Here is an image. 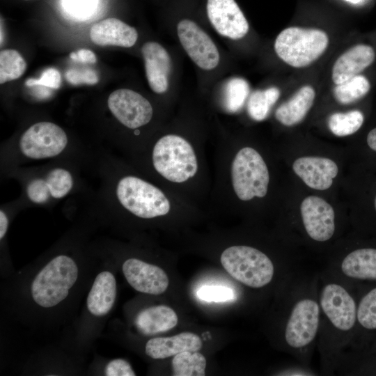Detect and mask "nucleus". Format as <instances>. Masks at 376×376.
<instances>
[{
    "mask_svg": "<svg viewBox=\"0 0 376 376\" xmlns=\"http://www.w3.org/2000/svg\"><path fill=\"white\" fill-rule=\"evenodd\" d=\"M132 161L141 172L185 201L198 208L208 205L212 172L201 139L166 132L148 141Z\"/></svg>",
    "mask_w": 376,
    "mask_h": 376,
    "instance_id": "1",
    "label": "nucleus"
},
{
    "mask_svg": "<svg viewBox=\"0 0 376 376\" xmlns=\"http://www.w3.org/2000/svg\"><path fill=\"white\" fill-rule=\"evenodd\" d=\"M213 161L207 206L228 211L267 197L270 171L257 148L226 139L214 148Z\"/></svg>",
    "mask_w": 376,
    "mask_h": 376,
    "instance_id": "2",
    "label": "nucleus"
},
{
    "mask_svg": "<svg viewBox=\"0 0 376 376\" xmlns=\"http://www.w3.org/2000/svg\"><path fill=\"white\" fill-rule=\"evenodd\" d=\"M112 197L123 213L142 221L185 218L198 207L161 186L134 165L119 169L112 185Z\"/></svg>",
    "mask_w": 376,
    "mask_h": 376,
    "instance_id": "3",
    "label": "nucleus"
},
{
    "mask_svg": "<svg viewBox=\"0 0 376 376\" xmlns=\"http://www.w3.org/2000/svg\"><path fill=\"white\" fill-rule=\"evenodd\" d=\"M320 324L322 350L329 357L345 343V337L357 322L356 301L339 279L325 282L320 291Z\"/></svg>",
    "mask_w": 376,
    "mask_h": 376,
    "instance_id": "4",
    "label": "nucleus"
},
{
    "mask_svg": "<svg viewBox=\"0 0 376 376\" xmlns=\"http://www.w3.org/2000/svg\"><path fill=\"white\" fill-rule=\"evenodd\" d=\"M288 306L283 340L288 351L304 353L311 348L319 334L321 313L318 296L313 292H302L292 299Z\"/></svg>",
    "mask_w": 376,
    "mask_h": 376,
    "instance_id": "5",
    "label": "nucleus"
},
{
    "mask_svg": "<svg viewBox=\"0 0 376 376\" xmlns=\"http://www.w3.org/2000/svg\"><path fill=\"white\" fill-rule=\"evenodd\" d=\"M220 262L235 280L251 288H261L269 284L274 276L272 259L263 251L246 244H232L224 249Z\"/></svg>",
    "mask_w": 376,
    "mask_h": 376,
    "instance_id": "6",
    "label": "nucleus"
},
{
    "mask_svg": "<svg viewBox=\"0 0 376 376\" xmlns=\"http://www.w3.org/2000/svg\"><path fill=\"white\" fill-rule=\"evenodd\" d=\"M78 275V266L72 258L65 254L56 256L33 280L31 292L33 301L42 308L58 305L68 297Z\"/></svg>",
    "mask_w": 376,
    "mask_h": 376,
    "instance_id": "7",
    "label": "nucleus"
},
{
    "mask_svg": "<svg viewBox=\"0 0 376 376\" xmlns=\"http://www.w3.org/2000/svg\"><path fill=\"white\" fill-rule=\"evenodd\" d=\"M329 37L322 30L291 26L283 29L274 42L276 55L288 65L305 68L325 52Z\"/></svg>",
    "mask_w": 376,
    "mask_h": 376,
    "instance_id": "8",
    "label": "nucleus"
},
{
    "mask_svg": "<svg viewBox=\"0 0 376 376\" xmlns=\"http://www.w3.org/2000/svg\"><path fill=\"white\" fill-rule=\"evenodd\" d=\"M69 140L59 125L49 121L33 124L19 137L17 150L24 158L43 160L54 158L65 152Z\"/></svg>",
    "mask_w": 376,
    "mask_h": 376,
    "instance_id": "9",
    "label": "nucleus"
},
{
    "mask_svg": "<svg viewBox=\"0 0 376 376\" xmlns=\"http://www.w3.org/2000/svg\"><path fill=\"white\" fill-rule=\"evenodd\" d=\"M108 108L113 116L136 136L139 129L148 125L153 118L151 103L139 93L126 88L112 92L107 100Z\"/></svg>",
    "mask_w": 376,
    "mask_h": 376,
    "instance_id": "10",
    "label": "nucleus"
},
{
    "mask_svg": "<svg viewBox=\"0 0 376 376\" xmlns=\"http://www.w3.org/2000/svg\"><path fill=\"white\" fill-rule=\"evenodd\" d=\"M74 186L71 171L63 166H55L29 179L25 186V196L32 204L45 205L65 198Z\"/></svg>",
    "mask_w": 376,
    "mask_h": 376,
    "instance_id": "11",
    "label": "nucleus"
},
{
    "mask_svg": "<svg viewBox=\"0 0 376 376\" xmlns=\"http://www.w3.org/2000/svg\"><path fill=\"white\" fill-rule=\"evenodd\" d=\"M180 42L190 58L201 69L215 68L219 53L210 37L194 22L181 20L177 26Z\"/></svg>",
    "mask_w": 376,
    "mask_h": 376,
    "instance_id": "12",
    "label": "nucleus"
},
{
    "mask_svg": "<svg viewBox=\"0 0 376 376\" xmlns=\"http://www.w3.org/2000/svg\"><path fill=\"white\" fill-rule=\"evenodd\" d=\"M302 223L308 237L316 242L329 240L335 232V213L324 199L309 196L300 206Z\"/></svg>",
    "mask_w": 376,
    "mask_h": 376,
    "instance_id": "13",
    "label": "nucleus"
},
{
    "mask_svg": "<svg viewBox=\"0 0 376 376\" xmlns=\"http://www.w3.org/2000/svg\"><path fill=\"white\" fill-rule=\"evenodd\" d=\"M207 14L214 29L233 40L244 37L249 23L235 0H207Z\"/></svg>",
    "mask_w": 376,
    "mask_h": 376,
    "instance_id": "14",
    "label": "nucleus"
},
{
    "mask_svg": "<svg viewBox=\"0 0 376 376\" xmlns=\"http://www.w3.org/2000/svg\"><path fill=\"white\" fill-rule=\"evenodd\" d=\"M122 271L128 283L140 292L161 295L169 284V277L162 268L138 258L125 260Z\"/></svg>",
    "mask_w": 376,
    "mask_h": 376,
    "instance_id": "15",
    "label": "nucleus"
},
{
    "mask_svg": "<svg viewBox=\"0 0 376 376\" xmlns=\"http://www.w3.org/2000/svg\"><path fill=\"white\" fill-rule=\"evenodd\" d=\"M292 169L309 187L317 190L329 189L338 173L337 164L320 157H301L293 162Z\"/></svg>",
    "mask_w": 376,
    "mask_h": 376,
    "instance_id": "16",
    "label": "nucleus"
},
{
    "mask_svg": "<svg viewBox=\"0 0 376 376\" xmlns=\"http://www.w3.org/2000/svg\"><path fill=\"white\" fill-rule=\"evenodd\" d=\"M146 78L150 88L157 94L169 88L171 61L169 53L156 42H146L141 47Z\"/></svg>",
    "mask_w": 376,
    "mask_h": 376,
    "instance_id": "17",
    "label": "nucleus"
},
{
    "mask_svg": "<svg viewBox=\"0 0 376 376\" xmlns=\"http://www.w3.org/2000/svg\"><path fill=\"white\" fill-rule=\"evenodd\" d=\"M375 57V49L368 44L351 47L335 61L331 72L333 82L338 85L360 75L374 63Z\"/></svg>",
    "mask_w": 376,
    "mask_h": 376,
    "instance_id": "18",
    "label": "nucleus"
},
{
    "mask_svg": "<svg viewBox=\"0 0 376 376\" xmlns=\"http://www.w3.org/2000/svg\"><path fill=\"white\" fill-rule=\"evenodd\" d=\"M92 42L100 46L131 47L136 42V30L119 19L107 18L94 24L90 31Z\"/></svg>",
    "mask_w": 376,
    "mask_h": 376,
    "instance_id": "19",
    "label": "nucleus"
},
{
    "mask_svg": "<svg viewBox=\"0 0 376 376\" xmlns=\"http://www.w3.org/2000/svg\"><path fill=\"white\" fill-rule=\"evenodd\" d=\"M335 267L336 276L340 279L376 281V249L353 250Z\"/></svg>",
    "mask_w": 376,
    "mask_h": 376,
    "instance_id": "20",
    "label": "nucleus"
},
{
    "mask_svg": "<svg viewBox=\"0 0 376 376\" xmlns=\"http://www.w3.org/2000/svg\"><path fill=\"white\" fill-rule=\"evenodd\" d=\"M201 338L191 332H182L171 337L150 339L146 345V354L155 359H165L185 351L196 352L201 349Z\"/></svg>",
    "mask_w": 376,
    "mask_h": 376,
    "instance_id": "21",
    "label": "nucleus"
},
{
    "mask_svg": "<svg viewBox=\"0 0 376 376\" xmlns=\"http://www.w3.org/2000/svg\"><path fill=\"white\" fill-rule=\"evenodd\" d=\"M116 291L114 275L109 271L99 273L87 297L88 311L96 317H102L109 313L115 303Z\"/></svg>",
    "mask_w": 376,
    "mask_h": 376,
    "instance_id": "22",
    "label": "nucleus"
},
{
    "mask_svg": "<svg viewBox=\"0 0 376 376\" xmlns=\"http://www.w3.org/2000/svg\"><path fill=\"white\" fill-rule=\"evenodd\" d=\"M315 97V91L312 86L301 87L276 109V119L287 127L301 123L312 107Z\"/></svg>",
    "mask_w": 376,
    "mask_h": 376,
    "instance_id": "23",
    "label": "nucleus"
},
{
    "mask_svg": "<svg viewBox=\"0 0 376 376\" xmlns=\"http://www.w3.org/2000/svg\"><path fill=\"white\" fill-rule=\"evenodd\" d=\"M178 323V316L170 307L158 305L141 311L136 316L134 324L143 335L151 336L167 331Z\"/></svg>",
    "mask_w": 376,
    "mask_h": 376,
    "instance_id": "24",
    "label": "nucleus"
},
{
    "mask_svg": "<svg viewBox=\"0 0 376 376\" xmlns=\"http://www.w3.org/2000/svg\"><path fill=\"white\" fill-rule=\"evenodd\" d=\"M279 96L280 91L274 86L253 91L247 100L249 117L256 121L265 120Z\"/></svg>",
    "mask_w": 376,
    "mask_h": 376,
    "instance_id": "25",
    "label": "nucleus"
},
{
    "mask_svg": "<svg viewBox=\"0 0 376 376\" xmlns=\"http://www.w3.org/2000/svg\"><path fill=\"white\" fill-rule=\"evenodd\" d=\"M370 87L369 79L360 74L336 85L333 93L338 102L341 104H349L366 96Z\"/></svg>",
    "mask_w": 376,
    "mask_h": 376,
    "instance_id": "26",
    "label": "nucleus"
},
{
    "mask_svg": "<svg viewBox=\"0 0 376 376\" xmlns=\"http://www.w3.org/2000/svg\"><path fill=\"white\" fill-rule=\"evenodd\" d=\"M249 84L241 77H233L225 84L223 90L222 105L228 113L240 111L249 98Z\"/></svg>",
    "mask_w": 376,
    "mask_h": 376,
    "instance_id": "27",
    "label": "nucleus"
},
{
    "mask_svg": "<svg viewBox=\"0 0 376 376\" xmlns=\"http://www.w3.org/2000/svg\"><path fill=\"white\" fill-rule=\"evenodd\" d=\"M173 375L203 376L205 375L206 359L198 352L185 351L172 360Z\"/></svg>",
    "mask_w": 376,
    "mask_h": 376,
    "instance_id": "28",
    "label": "nucleus"
},
{
    "mask_svg": "<svg viewBox=\"0 0 376 376\" xmlns=\"http://www.w3.org/2000/svg\"><path fill=\"white\" fill-rule=\"evenodd\" d=\"M364 116L359 110L332 113L328 118V127L336 136H346L357 132L362 126Z\"/></svg>",
    "mask_w": 376,
    "mask_h": 376,
    "instance_id": "29",
    "label": "nucleus"
},
{
    "mask_svg": "<svg viewBox=\"0 0 376 376\" xmlns=\"http://www.w3.org/2000/svg\"><path fill=\"white\" fill-rule=\"evenodd\" d=\"M26 69V63L15 49H3L0 52V84L17 79Z\"/></svg>",
    "mask_w": 376,
    "mask_h": 376,
    "instance_id": "30",
    "label": "nucleus"
},
{
    "mask_svg": "<svg viewBox=\"0 0 376 376\" xmlns=\"http://www.w3.org/2000/svg\"><path fill=\"white\" fill-rule=\"evenodd\" d=\"M357 321L366 329H376V288L360 300L357 308Z\"/></svg>",
    "mask_w": 376,
    "mask_h": 376,
    "instance_id": "31",
    "label": "nucleus"
},
{
    "mask_svg": "<svg viewBox=\"0 0 376 376\" xmlns=\"http://www.w3.org/2000/svg\"><path fill=\"white\" fill-rule=\"evenodd\" d=\"M199 299L207 302H222L233 299L234 292L230 288L222 285H203L197 291Z\"/></svg>",
    "mask_w": 376,
    "mask_h": 376,
    "instance_id": "32",
    "label": "nucleus"
},
{
    "mask_svg": "<svg viewBox=\"0 0 376 376\" xmlns=\"http://www.w3.org/2000/svg\"><path fill=\"white\" fill-rule=\"evenodd\" d=\"M65 79L72 85H93L98 82V76L91 69H70L65 74Z\"/></svg>",
    "mask_w": 376,
    "mask_h": 376,
    "instance_id": "33",
    "label": "nucleus"
},
{
    "mask_svg": "<svg viewBox=\"0 0 376 376\" xmlns=\"http://www.w3.org/2000/svg\"><path fill=\"white\" fill-rule=\"evenodd\" d=\"M61 77L60 72L55 68H49L42 72L40 79L31 78L26 80V86H43L51 88L57 89L60 87Z\"/></svg>",
    "mask_w": 376,
    "mask_h": 376,
    "instance_id": "34",
    "label": "nucleus"
},
{
    "mask_svg": "<svg viewBox=\"0 0 376 376\" xmlns=\"http://www.w3.org/2000/svg\"><path fill=\"white\" fill-rule=\"evenodd\" d=\"M104 373L107 376L136 375L130 363L123 359H115L110 361L106 365Z\"/></svg>",
    "mask_w": 376,
    "mask_h": 376,
    "instance_id": "35",
    "label": "nucleus"
},
{
    "mask_svg": "<svg viewBox=\"0 0 376 376\" xmlns=\"http://www.w3.org/2000/svg\"><path fill=\"white\" fill-rule=\"evenodd\" d=\"M66 9L73 15L85 17L92 11L95 0H64Z\"/></svg>",
    "mask_w": 376,
    "mask_h": 376,
    "instance_id": "36",
    "label": "nucleus"
},
{
    "mask_svg": "<svg viewBox=\"0 0 376 376\" xmlns=\"http://www.w3.org/2000/svg\"><path fill=\"white\" fill-rule=\"evenodd\" d=\"M70 57L78 62L83 63L93 64L97 61V58L93 52L87 49H80L76 52H72Z\"/></svg>",
    "mask_w": 376,
    "mask_h": 376,
    "instance_id": "37",
    "label": "nucleus"
},
{
    "mask_svg": "<svg viewBox=\"0 0 376 376\" xmlns=\"http://www.w3.org/2000/svg\"><path fill=\"white\" fill-rule=\"evenodd\" d=\"M9 225L8 214L4 210H0V240H1L6 235Z\"/></svg>",
    "mask_w": 376,
    "mask_h": 376,
    "instance_id": "38",
    "label": "nucleus"
},
{
    "mask_svg": "<svg viewBox=\"0 0 376 376\" xmlns=\"http://www.w3.org/2000/svg\"><path fill=\"white\" fill-rule=\"evenodd\" d=\"M312 374L310 372L304 370L301 368L299 369L297 368H288L285 371L281 372L280 375H311Z\"/></svg>",
    "mask_w": 376,
    "mask_h": 376,
    "instance_id": "39",
    "label": "nucleus"
},
{
    "mask_svg": "<svg viewBox=\"0 0 376 376\" xmlns=\"http://www.w3.org/2000/svg\"><path fill=\"white\" fill-rule=\"evenodd\" d=\"M367 143L374 151H376V127L369 132L367 136Z\"/></svg>",
    "mask_w": 376,
    "mask_h": 376,
    "instance_id": "40",
    "label": "nucleus"
},
{
    "mask_svg": "<svg viewBox=\"0 0 376 376\" xmlns=\"http://www.w3.org/2000/svg\"><path fill=\"white\" fill-rule=\"evenodd\" d=\"M345 1L352 3H354V4L359 3L361 1H363V0H345Z\"/></svg>",
    "mask_w": 376,
    "mask_h": 376,
    "instance_id": "41",
    "label": "nucleus"
},
{
    "mask_svg": "<svg viewBox=\"0 0 376 376\" xmlns=\"http://www.w3.org/2000/svg\"><path fill=\"white\" fill-rule=\"evenodd\" d=\"M374 205H375V209L376 210V197L375 198Z\"/></svg>",
    "mask_w": 376,
    "mask_h": 376,
    "instance_id": "42",
    "label": "nucleus"
},
{
    "mask_svg": "<svg viewBox=\"0 0 376 376\" xmlns=\"http://www.w3.org/2000/svg\"><path fill=\"white\" fill-rule=\"evenodd\" d=\"M24 1H31V0H24Z\"/></svg>",
    "mask_w": 376,
    "mask_h": 376,
    "instance_id": "43",
    "label": "nucleus"
}]
</instances>
